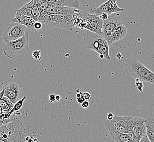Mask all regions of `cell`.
<instances>
[{
	"mask_svg": "<svg viewBox=\"0 0 154 142\" xmlns=\"http://www.w3.org/2000/svg\"><path fill=\"white\" fill-rule=\"evenodd\" d=\"M83 42L88 49H92L99 55H102L108 60H110L109 45L103 36L97 33L85 30L83 33Z\"/></svg>",
	"mask_w": 154,
	"mask_h": 142,
	"instance_id": "cell-2",
	"label": "cell"
},
{
	"mask_svg": "<svg viewBox=\"0 0 154 142\" xmlns=\"http://www.w3.org/2000/svg\"><path fill=\"white\" fill-rule=\"evenodd\" d=\"M42 26H43L41 22H39V21H36V23L34 24V29L36 31L40 30Z\"/></svg>",
	"mask_w": 154,
	"mask_h": 142,
	"instance_id": "cell-25",
	"label": "cell"
},
{
	"mask_svg": "<svg viewBox=\"0 0 154 142\" xmlns=\"http://www.w3.org/2000/svg\"><path fill=\"white\" fill-rule=\"evenodd\" d=\"M134 118L132 116H114L112 121L106 120L105 125L109 133L132 134Z\"/></svg>",
	"mask_w": 154,
	"mask_h": 142,
	"instance_id": "cell-5",
	"label": "cell"
},
{
	"mask_svg": "<svg viewBox=\"0 0 154 142\" xmlns=\"http://www.w3.org/2000/svg\"><path fill=\"white\" fill-rule=\"evenodd\" d=\"M99 17L103 21L106 20L109 18V15H107L106 13H102Z\"/></svg>",
	"mask_w": 154,
	"mask_h": 142,
	"instance_id": "cell-28",
	"label": "cell"
},
{
	"mask_svg": "<svg viewBox=\"0 0 154 142\" xmlns=\"http://www.w3.org/2000/svg\"><path fill=\"white\" fill-rule=\"evenodd\" d=\"M8 138L6 133V130L4 125H2L0 126V141L2 142H8Z\"/></svg>",
	"mask_w": 154,
	"mask_h": 142,
	"instance_id": "cell-21",
	"label": "cell"
},
{
	"mask_svg": "<svg viewBox=\"0 0 154 142\" xmlns=\"http://www.w3.org/2000/svg\"><path fill=\"white\" fill-rule=\"evenodd\" d=\"M90 103H89V101L85 100L81 104L82 106L84 108H87L88 107H89Z\"/></svg>",
	"mask_w": 154,
	"mask_h": 142,
	"instance_id": "cell-30",
	"label": "cell"
},
{
	"mask_svg": "<svg viewBox=\"0 0 154 142\" xmlns=\"http://www.w3.org/2000/svg\"><path fill=\"white\" fill-rule=\"evenodd\" d=\"M103 21L97 15L88 13L83 18L79 28L83 30H88L102 35V29Z\"/></svg>",
	"mask_w": 154,
	"mask_h": 142,
	"instance_id": "cell-7",
	"label": "cell"
},
{
	"mask_svg": "<svg viewBox=\"0 0 154 142\" xmlns=\"http://www.w3.org/2000/svg\"><path fill=\"white\" fill-rule=\"evenodd\" d=\"M146 119L134 117L133 120L132 135L134 140L139 142L143 137L146 134Z\"/></svg>",
	"mask_w": 154,
	"mask_h": 142,
	"instance_id": "cell-10",
	"label": "cell"
},
{
	"mask_svg": "<svg viewBox=\"0 0 154 142\" xmlns=\"http://www.w3.org/2000/svg\"><path fill=\"white\" fill-rule=\"evenodd\" d=\"M26 30V27L24 25L16 23H12L4 31L2 41L5 43H7L21 39L27 32Z\"/></svg>",
	"mask_w": 154,
	"mask_h": 142,
	"instance_id": "cell-8",
	"label": "cell"
},
{
	"mask_svg": "<svg viewBox=\"0 0 154 142\" xmlns=\"http://www.w3.org/2000/svg\"><path fill=\"white\" fill-rule=\"evenodd\" d=\"M127 34V29L124 24L119 26L112 33L107 39L106 41L109 46L113 43L124 39Z\"/></svg>",
	"mask_w": 154,
	"mask_h": 142,
	"instance_id": "cell-14",
	"label": "cell"
},
{
	"mask_svg": "<svg viewBox=\"0 0 154 142\" xmlns=\"http://www.w3.org/2000/svg\"><path fill=\"white\" fill-rule=\"evenodd\" d=\"M32 56L36 60H41V51H35L32 52Z\"/></svg>",
	"mask_w": 154,
	"mask_h": 142,
	"instance_id": "cell-24",
	"label": "cell"
},
{
	"mask_svg": "<svg viewBox=\"0 0 154 142\" xmlns=\"http://www.w3.org/2000/svg\"><path fill=\"white\" fill-rule=\"evenodd\" d=\"M49 99L51 102H55L56 101V95H54V94H51L49 96Z\"/></svg>",
	"mask_w": 154,
	"mask_h": 142,
	"instance_id": "cell-29",
	"label": "cell"
},
{
	"mask_svg": "<svg viewBox=\"0 0 154 142\" xmlns=\"http://www.w3.org/2000/svg\"><path fill=\"white\" fill-rule=\"evenodd\" d=\"M36 3L38 5L41 12H44L49 7V1H43V0H36Z\"/></svg>",
	"mask_w": 154,
	"mask_h": 142,
	"instance_id": "cell-20",
	"label": "cell"
},
{
	"mask_svg": "<svg viewBox=\"0 0 154 142\" xmlns=\"http://www.w3.org/2000/svg\"><path fill=\"white\" fill-rule=\"evenodd\" d=\"M135 85H136L137 89L138 90V91L141 92H142L143 91L144 84H143L142 81L139 80V79H136Z\"/></svg>",
	"mask_w": 154,
	"mask_h": 142,
	"instance_id": "cell-22",
	"label": "cell"
},
{
	"mask_svg": "<svg viewBox=\"0 0 154 142\" xmlns=\"http://www.w3.org/2000/svg\"><path fill=\"white\" fill-rule=\"evenodd\" d=\"M15 12V17L12 20V23H16L26 27L31 31H36L34 29V24L36 21L32 18L21 14L20 12Z\"/></svg>",
	"mask_w": 154,
	"mask_h": 142,
	"instance_id": "cell-13",
	"label": "cell"
},
{
	"mask_svg": "<svg viewBox=\"0 0 154 142\" xmlns=\"http://www.w3.org/2000/svg\"><path fill=\"white\" fill-rule=\"evenodd\" d=\"M125 71L128 77L139 79L149 84H154V72L146 68L142 62L130 57L125 61Z\"/></svg>",
	"mask_w": 154,
	"mask_h": 142,
	"instance_id": "cell-1",
	"label": "cell"
},
{
	"mask_svg": "<svg viewBox=\"0 0 154 142\" xmlns=\"http://www.w3.org/2000/svg\"><path fill=\"white\" fill-rule=\"evenodd\" d=\"M146 136L150 142H154V118H149L146 120Z\"/></svg>",
	"mask_w": 154,
	"mask_h": 142,
	"instance_id": "cell-17",
	"label": "cell"
},
{
	"mask_svg": "<svg viewBox=\"0 0 154 142\" xmlns=\"http://www.w3.org/2000/svg\"><path fill=\"white\" fill-rule=\"evenodd\" d=\"M83 96V93H82V92H77V95H76V99L78 98H79L82 97Z\"/></svg>",
	"mask_w": 154,
	"mask_h": 142,
	"instance_id": "cell-33",
	"label": "cell"
},
{
	"mask_svg": "<svg viewBox=\"0 0 154 142\" xmlns=\"http://www.w3.org/2000/svg\"><path fill=\"white\" fill-rule=\"evenodd\" d=\"M37 139L35 138V136H33L32 134H29L28 136L26 137L25 142H37Z\"/></svg>",
	"mask_w": 154,
	"mask_h": 142,
	"instance_id": "cell-23",
	"label": "cell"
},
{
	"mask_svg": "<svg viewBox=\"0 0 154 142\" xmlns=\"http://www.w3.org/2000/svg\"><path fill=\"white\" fill-rule=\"evenodd\" d=\"M107 120L112 121L114 118V116L112 113L109 112L107 114Z\"/></svg>",
	"mask_w": 154,
	"mask_h": 142,
	"instance_id": "cell-27",
	"label": "cell"
},
{
	"mask_svg": "<svg viewBox=\"0 0 154 142\" xmlns=\"http://www.w3.org/2000/svg\"><path fill=\"white\" fill-rule=\"evenodd\" d=\"M122 11L124 9L119 7L115 0H109L101 4L97 8H94L91 11V13L98 17H100L102 13H106L110 16L113 13Z\"/></svg>",
	"mask_w": 154,
	"mask_h": 142,
	"instance_id": "cell-9",
	"label": "cell"
},
{
	"mask_svg": "<svg viewBox=\"0 0 154 142\" xmlns=\"http://www.w3.org/2000/svg\"><path fill=\"white\" fill-rule=\"evenodd\" d=\"M49 6L69 7L78 9L79 1L78 0H49Z\"/></svg>",
	"mask_w": 154,
	"mask_h": 142,
	"instance_id": "cell-15",
	"label": "cell"
},
{
	"mask_svg": "<svg viewBox=\"0 0 154 142\" xmlns=\"http://www.w3.org/2000/svg\"><path fill=\"white\" fill-rule=\"evenodd\" d=\"M3 125L8 138V142H25L29 130L27 127H25L17 116H11L8 122Z\"/></svg>",
	"mask_w": 154,
	"mask_h": 142,
	"instance_id": "cell-3",
	"label": "cell"
},
{
	"mask_svg": "<svg viewBox=\"0 0 154 142\" xmlns=\"http://www.w3.org/2000/svg\"><path fill=\"white\" fill-rule=\"evenodd\" d=\"M32 41L31 36L26 32L21 39L5 43L3 45V53L7 57L13 59L19 54H23L28 50L29 44Z\"/></svg>",
	"mask_w": 154,
	"mask_h": 142,
	"instance_id": "cell-6",
	"label": "cell"
},
{
	"mask_svg": "<svg viewBox=\"0 0 154 142\" xmlns=\"http://www.w3.org/2000/svg\"><path fill=\"white\" fill-rule=\"evenodd\" d=\"M76 100H77V102L79 104H80L82 103L84 101H85V100L84 99V98L83 97V96L82 97L76 99Z\"/></svg>",
	"mask_w": 154,
	"mask_h": 142,
	"instance_id": "cell-32",
	"label": "cell"
},
{
	"mask_svg": "<svg viewBox=\"0 0 154 142\" xmlns=\"http://www.w3.org/2000/svg\"><path fill=\"white\" fill-rule=\"evenodd\" d=\"M139 142H150L149 141V140L148 138V137L146 136V134L143 137L142 139L139 141Z\"/></svg>",
	"mask_w": 154,
	"mask_h": 142,
	"instance_id": "cell-31",
	"label": "cell"
},
{
	"mask_svg": "<svg viewBox=\"0 0 154 142\" xmlns=\"http://www.w3.org/2000/svg\"><path fill=\"white\" fill-rule=\"evenodd\" d=\"M122 25V21L119 19L109 16L108 19L103 21V26L102 29V36L104 39L107 40L109 36L116 30L117 27Z\"/></svg>",
	"mask_w": 154,
	"mask_h": 142,
	"instance_id": "cell-12",
	"label": "cell"
},
{
	"mask_svg": "<svg viewBox=\"0 0 154 142\" xmlns=\"http://www.w3.org/2000/svg\"><path fill=\"white\" fill-rule=\"evenodd\" d=\"M109 134L111 138L116 142H138L134 140L132 134L114 133H110Z\"/></svg>",
	"mask_w": 154,
	"mask_h": 142,
	"instance_id": "cell-16",
	"label": "cell"
},
{
	"mask_svg": "<svg viewBox=\"0 0 154 142\" xmlns=\"http://www.w3.org/2000/svg\"><path fill=\"white\" fill-rule=\"evenodd\" d=\"M31 12L30 17L32 18L36 21H39L41 12L39 8L38 5L36 3V0L31 1Z\"/></svg>",
	"mask_w": 154,
	"mask_h": 142,
	"instance_id": "cell-18",
	"label": "cell"
},
{
	"mask_svg": "<svg viewBox=\"0 0 154 142\" xmlns=\"http://www.w3.org/2000/svg\"><path fill=\"white\" fill-rule=\"evenodd\" d=\"M77 9L65 13H60L55 15H41L39 22L51 26L57 27L72 30L74 27L73 15Z\"/></svg>",
	"mask_w": 154,
	"mask_h": 142,
	"instance_id": "cell-4",
	"label": "cell"
},
{
	"mask_svg": "<svg viewBox=\"0 0 154 142\" xmlns=\"http://www.w3.org/2000/svg\"><path fill=\"white\" fill-rule=\"evenodd\" d=\"M91 94H89V92H85L83 93V97L84 98V99L88 101L89 100V99L91 98Z\"/></svg>",
	"mask_w": 154,
	"mask_h": 142,
	"instance_id": "cell-26",
	"label": "cell"
},
{
	"mask_svg": "<svg viewBox=\"0 0 154 142\" xmlns=\"http://www.w3.org/2000/svg\"><path fill=\"white\" fill-rule=\"evenodd\" d=\"M5 97L13 104H15L21 99V89L18 83H10L3 89Z\"/></svg>",
	"mask_w": 154,
	"mask_h": 142,
	"instance_id": "cell-11",
	"label": "cell"
},
{
	"mask_svg": "<svg viewBox=\"0 0 154 142\" xmlns=\"http://www.w3.org/2000/svg\"><path fill=\"white\" fill-rule=\"evenodd\" d=\"M60 100H61V96L59 95H56V101L59 102Z\"/></svg>",
	"mask_w": 154,
	"mask_h": 142,
	"instance_id": "cell-34",
	"label": "cell"
},
{
	"mask_svg": "<svg viewBox=\"0 0 154 142\" xmlns=\"http://www.w3.org/2000/svg\"><path fill=\"white\" fill-rule=\"evenodd\" d=\"M26 98V95H25L23 97L21 98L19 101H18L16 103L14 104V105L13 106V108H12V110H11L10 112L8 113L10 116H11V115H12L13 113L17 112L19 110H20L21 108H22L23 106L24 101H25Z\"/></svg>",
	"mask_w": 154,
	"mask_h": 142,
	"instance_id": "cell-19",
	"label": "cell"
}]
</instances>
